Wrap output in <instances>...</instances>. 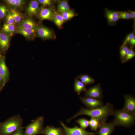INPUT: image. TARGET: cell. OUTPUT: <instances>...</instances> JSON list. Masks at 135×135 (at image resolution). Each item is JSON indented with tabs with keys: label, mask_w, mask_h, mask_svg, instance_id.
Here are the masks:
<instances>
[{
	"label": "cell",
	"mask_w": 135,
	"mask_h": 135,
	"mask_svg": "<svg viewBox=\"0 0 135 135\" xmlns=\"http://www.w3.org/2000/svg\"><path fill=\"white\" fill-rule=\"evenodd\" d=\"M114 111L113 105L109 102L104 106L94 109L82 108L76 114L67 120V121L70 122L78 116L85 115L97 119L100 123L104 122H106L108 116L113 115Z\"/></svg>",
	"instance_id": "cell-1"
},
{
	"label": "cell",
	"mask_w": 135,
	"mask_h": 135,
	"mask_svg": "<svg viewBox=\"0 0 135 135\" xmlns=\"http://www.w3.org/2000/svg\"><path fill=\"white\" fill-rule=\"evenodd\" d=\"M23 120L19 115L14 116L0 124L1 135H11L22 127Z\"/></svg>",
	"instance_id": "cell-2"
},
{
	"label": "cell",
	"mask_w": 135,
	"mask_h": 135,
	"mask_svg": "<svg viewBox=\"0 0 135 135\" xmlns=\"http://www.w3.org/2000/svg\"><path fill=\"white\" fill-rule=\"evenodd\" d=\"M113 116L115 118L114 121L116 126L129 128L134 124L135 115L122 109L114 110Z\"/></svg>",
	"instance_id": "cell-3"
},
{
	"label": "cell",
	"mask_w": 135,
	"mask_h": 135,
	"mask_svg": "<svg viewBox=\"0 0 135 135\" xmlns=\"http://www.w3.org/2000/svg\"><path fill=\"white\" fill-rule=\"evenodd\" d=\"M44 118L40 116L34 120L25 128L24 135H38L42 134Z\"/></svg>",
	"instance_id": "cell-4"
},
{
	"label": "cell",
	"mask_w": 135,
	"mask_h": 135,
	"mask_svg": "<svg viewBox=\"0 0 135 135\" xmlns=\"http://www.w3.org/2000/svg\"><path fill=\"white\" fill-rule=\"evenodd\" d=\"M64 131V135H95L96 132L87 131L76 125L73 128H69L62 122H60Z\"/></svg>",
	"instance_id": "cell-5"
},
{
	"label": "cell",
	"mask_w": 135,
	"mask_h": 135,
	"mask_svg": "<svg viewBox=\"0 0 135 135\" xmlns=\"http://www.w3.org/2000/svg\"><path fill=\"white\" fill-rule=\"evenodd\" d=\"M116 126L114 121L109 123L106 122L100 123L96 134L98 135H112Z\"/></svg>",
	"instance_id": "cell-6"
},
{
	"label": "cell",
	"mask_w": 135,
	"mask_h": 135,
	"mask_svg": "<svg viewBox=\"0 0 135 135\" xmlns=\"http://www.w3.org/2000/svg\"><path fill=\"white\" fill-rule=\"evenodd\" d=\"M80 100L88 109H94L103 106L102 102L101 100L94 98L80 96Z\"/></svg>",
	"instance_id": "cell-7"
},
{
	"label": "cell",
	"mask_w": 135,
	"mask_h": 135,
	"mask_svg": "<svg viewBox=\"0 0 135 135\" xmlns=\"http://www.w3.org/2000/svg\"><path fill=\"white\" fill-rule=\"evenodd\" d=\"M85 97L100 100L102 98V90L99 84L87 89L85 91Z\"/></svg>",
	"instance_id": "cell-8"
},
{
	"label": "cell",
	"mask_w": 135,
	"mask_h": 135,
	"mask_svg": "<svg viewBox=\"0 0 135 135\" xmlns=\"http://www.w3.org/2000/svg\"><path fill=\"white\" fill-rule=\"evenodd\" d=\"M125 103L122 109L135 115V98L132 95L124 96Z\"/></svg>",
	"instance_id": "cell-9"
},
{
	"label": "cell",
	"mask_w": 135,
	"mask_h": 135,
	"mask_svg": "<svg viewBox=\"0 0 135 135\" xmlns=\"http://www.w3.org/2000/svg\"><path fill=\"white\" fill-rule=\"evenodd\" d=\"M104 15L108 24L110 26L115 25L117 22L120 20L118 11L112 10L105 8Z\"/></svg>",
	"instance_id": "cell-10"
},
{
	"label": "cell",
	"mask_w": 135,
	"mask_h": 135,
	"mask_svg": "<svg viewBox=\"0 0 135 135\" xmlns=\"http://www.w3.org/2000/svg\"><path fill=\"white\" fill-rule=\"evenodd\" d=\"M36 31L38 36L43 39H51L54 37L52 31L47 28L42 26L37 27Z\"/></svg>",
	"instance_id": "cell-11"
},
{
	"label": "cell",
	"mask_w": 135,
	"mask_h": 135,
	"mask_svg": "<svg viewBox=\"0 0 135 135\" xmlns=\"http://www.w3.org/2000/svg\"><path fill=\"white\" fill-rule=\"evenodd\" d=\"M0 74L3 80L4 86L7 81L9 76L8 70L6 64L5 58L0 55Z\"/></svg>",
	"instance_id": "cell-12"
},
{
	"label": "cell",
	"mask_w": 135,
	"mask_h": 135,
	"mask_svg": "<svg viewBox=\"0 0 135 135\" xmlns=\"http://www.w3.org/2000/svg\"><path fill=\"white\" fill-rule=\"evenodd\" d=\"M42 134L44 135H64L62 128L48 126L44 128Z\"/></svg>",
	"instance_id": "cell-13"
},
{
	"label": "cell",
	"mask_w": 135,
	"mask_h": 135,
	"mask_svg": "<svg viewBox=\"0 0 135 135\" xmlns=\"http://www.w3.org/2000/svg\"><path fill=\"white\" fill-rule=\"evenodd\" d=\"M54 11L52 8H42L39 13V17L41 21L44 20H52Z\"/></svg>",
	"instance_id": "cell-14"
},
{
	"label": "cell",
	"mask_w": 135,
	"mask_h": 135,
	"mask_svg": "<svg viewBox=\"0 0 135 135\" xmlns=\"http://www.w3.org/2000/svg\"><path fill=\"white\" fill-rule=\"evenodd\" d=\"M9 37L2 32L0 31V47L5 51L8 48L9 45Z\"/></svg>",
	"instance_id": "cell-15"
},
{
	"label": "cell",
	"mask_w": 135,
	"mask_h": 135,
	"mask_svg": "<svg viewBox=\"0 0 135 135\" xmlns=\"http://www.w3.org/2000/svg\"><path fill=\"white\" fill-rule=\"evenodd\" d=\"M39 9V2L38 0L31 1L27 9V12L28 14L30 16L36 15Z\"/></svg>",
	"instance_id": "cell-16"
},
{
	"label": "cell",
	"mask_w": 135,
	"mask_h": 135,
	"mask_svg": "<svg viewBox=\"0 0 135 135\" xmlns=\"http://www.w3.org/2000/svg\"><path fill=\"white\" fill-rule=\"evenodd\" d=\"M36 30L22 28L19 26L16 28V31L22 35L27 39H30L34 36Z\"/></svg>",
	"instance_id": "cell-17"
},
{
	"label": "cell",
	"mask_w": 135,
	"mask_h": 135,
	"mask_svg": "<svg viewBox=\"0 0 135 135\" xmlns=\"http://www.w3.org/2000/svg\"><path fill=\"white\" fill-rule=\"evenodd\" d=\"M19 26L24 28L36 30L37 27L35 22L29 18H27L24 20Z\"/></svg>",
	"instance_id": "cell-18"
},
{
	"label": "cell",
	"mask_w": 135,
	"mask_h": 135,
	"mask_svg": "<svg viewBox=\"0 0 135 135\" xmlns=\"http://www.w3.org/2000/svg\"><path fill=\"white\" fill-rule=\"evenodd\" d=\"M74 89L78 95H80L82 92H85L87 90L85 84L76 78L74 82Z\"/></svg>",
	"instance_id": "cell-19"
},
{
	"label": "cell",
	"mask_w": 135,
	"mask_h": 135,
	"mask_svg": "<svg viewBox=\"0 0 135 135\" xmlns=\"http://www.w3.org/2000/svg\"><path fill=\"white\" fill-rule=\"evenodd\" d=\"M52 20L59 28L62 27L65 22L60 14L57 12L56 11L54 12Z\"/></svg>",
	"instance_id": "cell-20"
},
{
	"label": "cell",
	"mask_w": 135,
	"mask_h": 135,
	"mask_svg": "<svg viewBox=\"0 0 135 135\" xmlns=\"http://www.w3.org/2000/svg\"><path fill=\"white\" fill-rule=\"evenodd\" d=\"M2 29V32L10 37L13 36L16 31V28L14 25H10L4 23Z\"/></svg>",
	"instance_id": "cell-21"
},
{
	"label": "cell",
	"mask_w": 135,
	"mask_h": 135,
	"mask_svg": "<svg viewBox=\"0 0 135 135\" xmlns=\"http://www.w3.org/2000/svg\"><path fill=\"white\" fill-rule=\"evenodd\" d=\"M56 12L60 14L70 10L67 1L62 0L60 1L57 6Z\"/></svg>",
	"instance_id": "cell-22"
},
{
	"label": "cell",
	"mask_w": 135,
	"mask_h": 135,
	"mask_svg": "<svg viewBox=\"0 0 135 135\" xmlns=\"http://www.w3.org/2000/svg\"><path fill=\"white\" fill-rule=\"evenodd\" d=\"M10 12L13 17L15 24H18L21 22L23 16L15 8H11Z\"/></svg>",
	"instance_id": "cell-23"
},
{
	"label": "cell",
	"mask_w": 135,
	"mask_h": 135,
	"mask_svg": "<svg viewBox=\"0 0 135 135\" xmlns=\"http://www.w3.org/2000/svg\"><path fill=\"white\" fill-rule=\"evenodd\" d=\"M77 78L80 80L85 84H89L94 82V79L88 74H81L77 76Z\"/></svg>",
	"instance_id": "cell-24"
},
{
	"label": "cell",
	"mask_w": 135,
	"mask_h": 135,
	"mask_svg": "<svg viewBox=\"0 0 135 135\" xmlns=\"http://www.w3.org/2000/svg\"><path fill=\"white\" fill-rule=\"evenodd\" d=\"M4 1L9 5L15 8H21L25 3L22 0H6Z\"/></svg>",
	"instance_id": "cell-25"
},
{
	"label": "cell",
	"mask_w": 135,
	"mask_h": 135,
	"mask_svg": "<svg viewBox=\"0 0 135 135\" xmlns=\"http://www.w3.org/2000/svg\"><path fill=\"white\" fill-rule=\"evenodd\" d=\"M100 124V122L99 120L95 118H91L89 120V126L92 131L96 132Z\"/></svg>",
	"instance_id": "cell-26"
},
{
	"label": "cell",
	"mask_w": 135,
	"mask_h": 135,
	"mask_svg": "<svg viewBox=\"0 0 135 135\" xmlns=\"http://www.w3.org/2000/svg\"><path fill=\"white\" fill-rule=\"evenodd\" d=\"M60 14L64 21L71 19L76 15L75 13L71 10L60 13Z\"/></svg>",
	"instance_id": "cell-27"
},
{
	"label": "cell",
	"mask_w": 135,
	"mask_h": 135,
	"mask_svg": "<svg viewBox=\"0 0 135 135\" xmlns=\"http://www.w3.org/2000/svg\"><path fill=\"white\" fill-rule=\"evenodd\" d=\"M80 126V128L85 130L89 126V120L87 119L83 118H80L76 121Z\"/></svg>",
	"instance_id": "cell-28"
},
{
	"label": "cell",
	"mask_w": 135,
	"mask_h": 135,
	"mask_svg": "<svg viewBox=\"0 0 135 135\" xmlns=\"http://www.w3.org/2000/svg\"><path fill=\"white\" fill-rule=\"evenodd\" d=\"M134 37L135 30L134 29L132 32L130 33L127 36L124 40L122 44L120 46V49L126 46L129 42Z\"/></svg>",
	"instance_id": "cell-29"
},
{
	"label": "cell",
	"mask_w": 135,
	"mask_h": 135,
	"mask_svg": "<svg viewBox=\"0 0 135 135\" xmlns=\"http://www.w3.org/2000/svg\"><path fill=\"white\" fill-rule=\"evenodd\" d=\"M120 19L130 20L132 19L131 16L128 11H118Z\"/></svg>",
	"instance_id": "cell-30"
},
{
	"label": "cell",
	"mask_w": 135,
	"mask_h": 135,
	"mask_svg": "<svg viewBox=\"0 0 135 135\" xmlns=\"http://www.w3.org/2000/svg\"><path fill=\"white\" fill-rule=\"evenodd\" d=\"M135 53L133 49V47L131 46L129 49L127 54L122 62L127 61L132 59L134 56Z\"/></svg>",
	"instance_id": "cell-31"
},
{
	"label": "cell",
	"mask_w": 135,
	"mask_h": 135,
	"mask_svg": "<svg viewBox=\"0 0 135 135\" xmlns=\"http://www.w3.org/2000/svg\"><path fill=\"white\" fill-rule=\"evenodd\" d=\"M120 49V58L122 62L127 54L129 48L128 46H126Z\"/></svg>",
	"instance_id": "cell-32"
},
{
	"label": "cell",
	"mask_w": 135,
	"mask_h": 135,
	"mask_svg": "<svg viewBox=\"0 0 135 135\" xmlns=\"http://www.w3.org/2000/svg\"><path fill=\"white\" fill-rule=\"evenodd\" d=\"M7 11V8L5 6L0 5V18L3 19L6 16Z\"/></svg>",
	"instance_id": "cell-33"
},
{
	"label": "cell",
	"mask_w": 135,
	"mask_h": 135,
	"mask_svg": "<svg viewBox=\"0 0 135 135\" xmlns=\"http://www.w3.org/2000/svg\"><path fill=\"white\" fill-rule=\"evenodd\" d=\"M6 19V24L10 25H14L15 24L13 17L10 11L7 15Z\"/></svg>",
	"instance_id": "cell-34"
},
{
	"label": "cell",
	"mask_w": 135,
	"mask_h": 135,
	"mask_svg": "<svg viewBox=\"0 0 135 135\" xmlns=\"http://www.w3.org/2000/svg\"><path fill=\"white\" fill-rule=\"evenodd\" d=\"M38 1L39 3L44 6H50L52 2L50 0H38Z\"/></svg>",
	"instance_id": "cell-35"
},
{
	"label": "cell",
	"mask_w": 135,
	"mask_h": 135,
	"mask_svg": "<svg viewBox=\"0 0 135 135\" xmlns=\"http://www.w3.org/2000/svg\"><path fill=\"white\" fill-rule=\"evenodd\" d=\"M128 11L131 16V18L133 19L135 21V12L130 10H128Z\"/></svg>",
	"instance_id": "cell-36"
},
{
	"label": "cell",
	"mask_w": 135,
	"mask_h": 135,
	"mask_svg": "<svg viewBox=\"0 0 135 135\" xmlns=\"http://www.w3.org/2000/svg\"><path fill=\"white\" fill-rule=\"evenodd\" d=\"M131 46L133 47L135 44V36L131 40L128 42Z\"/></svg>",
	"instance_id": "cell-37"
},
{
	"label": "cell",
	"mask_w": 135,
	"mask_h": 135,
	"mask_svg": "<svg viewBox=\"0 0 135 135\" xmlns=\"http://www.w3.org/2000/svg\"><path fill=\"white\" fill-rule=\"evenodd\" d=\"M18 135H24L23 128L21 127L18 130Z\"/></svg>",
	"instance_id": "cell-38"
},
{
	"label": "cell",
	"mask_w": 135,
	"mask_h": 135,
	"mask_svg": "<svg viewBox=\"0 0 135 135\" xmlns=\"http://www.w3.org/2000/svg\"><path fill=\"white\" fill-rule=\"evenodd\" d=\"M0 85L3 86V80L2 76L0 74Z\"/></svg>",
	"instance_id": "cell-39"
},
{
	"label": "cell",
	"mask_w": 135,
	"mask_h": 135,
	"mask_svg": "<svg viewBox=\"0 0 135 135\" xmlns=\"http://www.w3.org/2000/svg\"><path fill=\"white\" fill-rule=\"evenodd\" d=\"M18 130L11 135H18Z\"/></svg>",
	"instance_id": "cell-40"
},
{
	"label": "cell",
	"mask_w": 135,
	"mask_h": 135,
	"mask_svg": "<svg viewBox=\"0 0 135 135\" xmlns=\"http://www.w3.org/2000/svg\"><path fill=\"white\" fill-rule=\"evenodd\" d=\"M3 86H2L0 85V89H2V88H3Z\"/></svg>",
	"instance_id": "cell-41"
},
{
	"label": "cell",
	"mask_w": 135,
	"mask_h": 135,
	"mask_svg": "<svg viewBox=\"0 0 135 135\" xmlns=\"http://www.w3.org/2000/svg\"><path fill=\"white\" fill-rule=\"evenodd\" d=\"M2 89H0V92L1 91Z\"/></svg>",
	"instance_id": "cell-42"
},
{
	"label": "cell",
	"mask_w": 135,
	"mask_h": 135,
	"mask_svg": "<svg viewBox=\"0 0 135 135\" xmlns=\"http://www.w3.org/2000/svg\"></svg>",
	"instance_id": "cell-43"
}]
</instances>
